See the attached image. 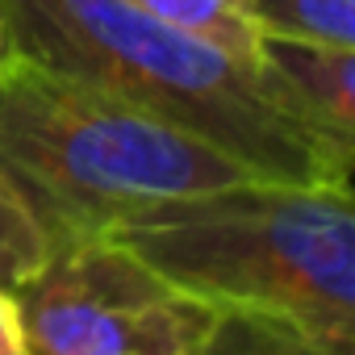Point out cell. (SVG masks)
Instances as JSON below:
<instances>
[{
  "mask_svg": "<svg viewBox=\"0 0 355 355\" xmlns=\"http://www.w3.org/2000/svg\"><path fill=\"white\" fill-rule=\"evenodd\" d=\"M0 30L9 51L205 138L251 175L351 189L355 155L305 125L259 59H239L130 0H0Z\"/></svg>",
  "mask_w": 355,
  "mask_h": 355,
  "instance_id": "cell-1",
  "label": "cell"
},
{
  "mask_svg": "<svg viewBox=\"0 0 355 355\" xmlns=\"http://www.w3.org/2000/svg\"><path fill=\"white\" fill-rule=\"evenodd\" d=\"M0 175L34 209L51 247L251 180L205 138L17 51L0 59Z\"/></svg>",
  "mask_w": 355,
  "mask_h": 355,
  "instance_id": "cell-2",
  "label": "cell"
},
{
  "mask_svg": "<svg viewBox=\"0 0 355 355\" xmlns=\"http://www.w3.org/2000/svg\"><path fill=\"white\" fill-rule=\"evenodd\" d=\"M180 288L355 347V209L343 184L251 180L150 205L109 230Z\"/></svg>",
  "mask_w": 355,
  "mask_h": 355,
  "instance_id": "cell-3",
  "label": "cell"
},
{
  "mask_svg": "<svg viewBox=\"0 0 355 355\" xmlns=\"http://www.w3.org/2000/svg\"><path fill=\"white\" fill-rule=\"evenodd\" d=\"M13 297L34 355H201L222 318L113 234L59 243Z\"/></svg>",
  "mask_w": 355,
  "mask_h": 355,
  "instance_id": "cell-4",
  "label": "cell"
},
{
  "mask_svg": "<svg viewBox=\"0 0 355 355\" xmlns=\"http://www.w3.org/2000/svg\"><path fill=\"white\" fill-rule=\"evenodd\" d=\"M255 59L305 125L355 155V51L259 38Z\"/></svg>",
  "mask_w": 355,
  "mask_h": 355,
  "instance_id": "cell-5",
  "label": "cell"
},
{
  "mask_svg": "<svg viewBox=\"0 0 355 355\" xmlns=\"http://www.w3.org/2000/svg\"><path fill=\"white\" fill-rule=\"evenodd\" d=\"M247 30L272 42L355 51V0H239Z\"/></svg>",
  "mask_w": 355,
  "mask_h": 355,
  "instance_id": "cell-6",
  "label": "cell"
},
{
  "mask_svg": "<svg viewBox=\"0 0 355 355\" xmlns=\"http://www.w3.org/2000/svg\"><path fill=\"white\" fill-rule=\"evenodd\" d=\"M201 355H355V347L326 343L313 330H305L288 318H276V313L222 309Z\"/></svg>",
  "mask_w": 355,
  "mask_h": 355,
  "instance_id": "cell-7",
  "label": "cell"
},
{
  "mask_svg": "<svg viewBox=\"0 0 355 355\" xmlns=\"http://www.w3.org/2000/svg\"><path fill=\"white\" fill-rule=\"evenodd\" d=\"M51 234L34 218V209L21 201V193L0 175V288L17 293L46 259H51Z\"/></svg>",
  "mask_w": 355,
  "mask_h": 355,
  "instance_id": "cell-8",
  "label": "cell"
},
{
  "mask_svg": "<svg viewBox=\"0 0 355 355\" xmlns=\"http://www.w3.org/2000/svg\"><path fill=\"white\" fill-rule=\"evenodd\" d=\"M134 9L171 21L197 38H209L214 46L239 55V59H255V34L243 21V5L239 0H130Z\"/></svg>",
  "mask_w": 355,
  "mask_h": 355,
  "instance_id": "cell-9",
  "label": "cell"
},
{
  "mask_svg": "<svg viewBox=\"0 0 355 355\" xmlns=\"http://www.w3.org/2000/svg\"><path fill=\"white\" fill-rule=\"evenodd\" d=\"M0 355H34L30 338H26V326H21L17 297L5 293V288H0Z\"/></svg>",
  "mask_w": 355,
  "mask_h": 355,
  "instance_id": "cell-10",
  "label": "cell"
},
{
  "mask_svg": "<svg viewBox=\"0 0 355 355\" xmlns=\"http://www.w3.org/2000/svg\"><path fill=\"white\" fill-rule=\"evenodd\" d=\"M5 51H9V46H5V30H0V59H5Z\"/></svg>",
  "mask_w": 355,
  "mask_h": 355,
  "instance_id": "cell-11",
  "label": "cell"
}]
</instances>
